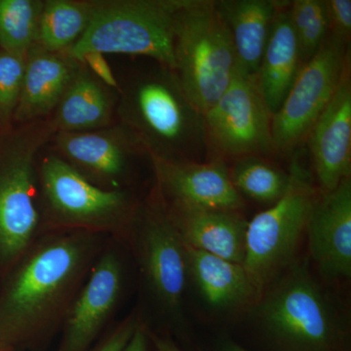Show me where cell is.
I'll return each mask as SVG.
<instances>
[{
  "mask_svg": "<svg viewBox=\"0 0 351 351\" xmlns=\"http://www.w3.org/2000/svg\"><path fill=\"white\" fill-rule=\"evenodd\" d=\"M117 110L121 125L149 157L207 160L204 114L173 69L158 64L134 76L120 91Z\"/></svg>",
  "mask_w": 351,
  "mask_h": 351,
  "instance_id": "6da1fadb",
  "label": "cell"
},
{
  "mask_svg": "<svg viewBox=\"0 0 351 351\" xmlns=\"http://www.w3.org/2000/svg\"><path fill=\"white\" fill-rule=\"evenodd\" d=\"M258 302L256 351H351L348 323L306 263L289 265Z\"/></svg>",
  "mask_w": 351,
  "mask_h": 351,
  "instance_id": "7a4b0ae2",
  "label": "cell"
},
{
  "mask_svg": "<svg viewBox=\"0 0 351 351\" xmlns=\"http://www.w3.org/2000/svg\"><path fill=\"white\" fill-rule=\"evenodd\" d=\"M87 258L88 243L80 237L55 240L34 252L0 300V341L12 346L47 326Z\"/></svg>",
  "mask_w": 351,
  "mask_h": 351,
  "instance_id": "3957f363",
  "label": "cell"
},
{
  "mask_svg": "<svg viewBox=\"0 0 351 351\" xmlns=\"http://www.w3.org/2000/svg\"><path fill=\"white\" fill-rule=\"evenodd\" d=\"M174 56L182 88L205 114L239 69L232 36L214 0H184L176 14Z\"/></svg>",
  "mask_w": 351,
  "mask_h": 351,
  "instance_id": "277c9868",
  "label": "cell"
},
{
  "mask_svg": "<svg viewBox=\"0 0 351 351\" xmlns=\"http://www.w3.org/2000/svg\"><path fill=\"white\" fill-rule=\"evenodd\" d=\"M184 1H94L86 31L66 53L80 62L91 52L137 55L174 71L175 18Z\"/></svg>",
  "mask_w": 351,
  "mask_h": 351,
  "instance_id": "5b68a950",
  "label": "cell"
},
{
  "mask_svg": "<svg viewBox=\"0 0 351 351\" xmlns=\"http://www.w3.org/2000/svg\"><path fill=\"white\" fill-rule=\"evenodd\" d=\"M56 133L50 120H38L0 134V258L17 257L38 223L36 157Z\"/></svg>",
  "mask_w": 351,
  "mask_h": 351,
  "instance_id": "8992f818",
  "label": "cell"
},
{
  "mask_svg": "<svg viewBox=\"0 0 351 351\" xmlns=\"http://www.w3.org/2000/svg\"><path fill=\"white\" fill-rule=\"evenodd\" d=\"M290 174L285 195L247 225L243 265L263 288L292 265L319 195L297 160Z\"/></svg>",
  "mask_w": 351,
  "mask_h": 351,
  "instance_id": "52a82bcc",
  "label": "cell"
},
{
  "mask_svg": "<svg viewBox=\"0 0 351 351\" xmlns=\"http://www.w3.org/2000/svg\"><path fill=\"white\" fill-rule=\"evenodd\" d=\"M271 121L255 76L239 69L230 86L204 114L208 159L269 156L276 152Z\"/></svg>",
  "mask_w": 351,
  "mask_h": 351,
  "instance_id": "ba28073f",
  "label": "cell"
},
{
  "mask_svg": "<svg viewBox=\"0 0 351 351\" xmlns=\"http://www.w3.org/2000/svg\"><path fill=\"white\" fill-rule=\"evenodd\" d=\"M350 61V44L328 34L316 54L302 66L282 106L272 117L276 152L288 154L306 140Z\"/></svg>",
  "mask_w": 351,
  "mask_h": 351,
  "instance_id": "9c48e42d",
  "label": "cell"
},
{
  "mask_svg": "<svg viewBox=\"0 0 351 351\" xmlns=\"http://www.w3.org/2000/svg\"><path fill=\"white\" fill-rule=\"evenodd\" d=\"M40 176L51 210L64 223L104 226L119 221L128 212L125 193L99 188L56 154L43 159Z\"/></svg>",
  "mask_w": 351,
  "mask_h": 351,
  "instance_id": "30bf717a",
  "label": "cell"
},
{
  "mask_svg": "<svg viewBox=\"0 0 351 351\" xmlns=\"http://www.w3.org/2000/svg\"><path fill=\"white\" fill-rule=\"evenodd\" d=\"M160 199L147 205L142 219L143 265L147 282L158 301L169 313L182 308L186 288L188 258L179 233L176 230Z\"/></svg>",
  "mask_w": 351,
  "mask_h": 351,
  "instance_id": "8fae6325",
  "label": "cell"
},
{
  "mask_svg": "<svg viewBox=\"0 0 351 351\" xmlns=\"http://www.w3.org/2000/svg\"><path fill=\"white\" fill-rule=\"evenodd\" d=\"M311 258L330 281L351 276V177L336 189L319 193L307 219Z\"/></svg>",
  "mask_w": 351,
  "mask_h": 351,
  "instance_id": "7c38bea8",
  "label": "cell"
},
{
  "mask_svg": "<svg viewBox=\"0 0 351 351\" xmlns=\"http://www.w3.org/2000/svg\"><path fill=\"white\" fill-rule=\"evenodd\" d=\"M351 64H346L331 100L307 135L320 193L351 177Z\"/></svg>",
  "mask_w": 351,
  "mask_h": 351,
  "instance_id": "4fadbf2b",
  "label": "cell"
},
{
  "mask_svg": "<svg viewBox=\"0 0 351 351\" xmlns=\"http://www.w3.org/2000/svg\"><path fill=\"white\" fill-rule=\"evenodd\" d=\"M164 198L208 209L239 212L244 207L226 161H172L151 157Z\"/></svg>",
  "mask_w": 351,
  "mask_h": 351,
  "instance_id": "5bb4252c",
  "label": "cell"
},
{
  "mask_svg": "<svg viewBox=\"0 0 351 351\" xmlns=\"http://www.w3.org/2000/svg\"><path fill=\"white\" fill-rule=\"evenodd\" d=\"M57 156L88 180L117 184L125 175L132 158L144 151L123 126L89 132H56L52 137Z\"/></svg>",
  "mask_w": 351,
  "mask_h": 351,
  "instance_id": "9a60e30c",
  "label": "cell"
},
{
  "mask_svg": "<svg viewBox=\"0 0 351 351\" xmlns=\"http://www.w3.org/2000/svg\"><path fill=\"white\" fill-rule=\"evenodd\" d=\"M165 204L171 221L184 244L243 265L248 221L239 213L174 201Z\"/></svg>",
  "mask_w": 351,
  "mask_h": 351,
  "instance_id": "2e32d148",
  "label": "cell"
},
{
  "mask_svg": "<svg viewBox=\"0 0 351 351\" xmlns=\"http://www.w3.org/2000/svg\"><path fill=\"white\" fill-rule=\"evenodd\" d=\"M66 52H50L38 43L25 59L24 80L13 123L27 124L49 117L80 68Z\"/></svg>",
  "mask_w": 351,
  "mask_h": 351,
  "instance_id": "e0dca14e",
  "label": "cell"
},
{
  "mask_svg": "<svg viewBox=\"0 0 351 351\" xmlns=\"http://www.w3.org/2000/svg\"><path fill=\"white\" fill-rule=\"evenodd\" d=\"M122 269L112 254L101 258L73 307L61 351H84L96 338L117 304Z\"/></svg>",
  "mask_w": 351,
  "mask_h": 351,
  "instance_id": "ac0fdd59",
  "label": "cell"
},
{
  "mask_svg": "<svg viewBox=\"0 0 351 351\" xmlns=\"http://www.w3.org/2000/svg\"><path fill=\"white\" fill-rule=\"evenodd\" d=\"M184 246L189 270L210 306L232 308L260 301L265 288L242 263L230 262L184 243Z\"/></svg>",
  "mask_w": 351,
  "mask_h": 351,
  "instance_id": "d6986e66",
  "label": "cell"
},
{
  "mask_svg": "<svg viewBox=\"0 0 351 351\" xmlns=\"http://www.w3.org/2000/svg\"><path fill=\"white\" fill-rule=\"evenodd\" d=\"M290 2H283L277 11L256 82L272 117L282 106L302 63L301 51L289 14Z\"/></svg>",
  "mask_w": 351,
  "mask_h": 351,
  "instance_id": "ffe728a7",
  "label": "cell"
},
{
  "mask_svg": "<svg viewBox=\"0 0 351 351\" xmlns=\"http://www.w3.org/2000/svg\"><path fill=\"white\" fill-rule=\"evenodd\" d=\"M113 90L82 63L53 112L50 122L55 132L78 133L110 126L119 100Z\"/></svg>",
  "mask_w": 351,
  "mask_h": 351,
  "instance_id": "44dd1931",
  "label": "cell"
},
{
  "mask_svg": "<svg viewBox=\"0 0 351 351\" xmlns=\"http://www.w3.org/2000/svg\"><path fill=\"white\" fill-rule=\"evenodd\" d=\"M219 15L228 27L240 71L255 76L277 11L284 1L218 0Z\"/></svg>",
  "mask_w": 351,
  "mask_h": 351,
  "instance_id": "7402d4cb",
  "label": "cell"
},
{
  "mask_svg": "<svg viewBox=\"0 0 351 351\" xmlns=\"http://www.w3.org/2000/svg\"><path fill=\"white\" fill-rule=\"evenodd\" d=\"M93 7L94 1H44L36 43L50 52H66L86 31Z\"/></svg>",
  "mask_w": 351,
  "mask_h": 351,
  "instance_id": "603a6c76",
  "label": "cell"
},
{
  "mask_svg": "<svg viewBox=\"0 0 351 351\" xmlns=\"http://www.w3.org/2000/svg\"><path fill=\"white\" fill-rule=\"evenodd\" d=\"M230 180L240 195L265 204H274L289 188L290 172H284L265 157L246 156L234 159Z\"/></svg>",
  "mask_w": 351,
  "mask_h": 351,
  "instance_id": "cb8c5ba5",
  "label": "cell"
},
{
  "mask_svg": "<svg viewBox=\"0 0 351 351\" xmlns=\"http://www.w3.org/2000/svg\"><path fill=\"white\" fill-rule=\"evenodd\" d=\"M44 1L0 0V51L27 56L38 41Z\"/></svg>",
  "mask_w": 351,
  "mask_h": 351,
  "instance_id": "d4e9b609",
  "label": "cell"
},
{
  "mask_svg": "<svg viewBox=\"0 0 351 351\" xmlns=\"http://www.w3.org/2000/svg\"><path fill=\"white\" fill-rule=\"evenodd\" d=\"M289 14L304 64L329 34L326 0H294L289 4Z\"/></svg>",
  "mask_w": 351,
  "mask_h": 351,
  "instance_id": "484cf974",
  "label": "cell"
},
{
  "mask_svg": "<svg viewBox=\"0 0 351 351\" xmlns=\"http://www.w3.org/2000/svg\"><path fill=\"white\" fill-rule=\"evenodd\" d=\"M27 56L0 51V134L13 127L19 104Z\"/></svg>",
  "mask_w": 351,
  "mask_h": 351,
  "instance_id": "4316f807",
  "label": "cell"
},
{
  "mask_svg": "<svg viewBox=\"0 0 351 351\" xmlns=\"http://www.w3.org/2000/svg\"><path fill=\"white\" fill-rule=\"evenodd\" d=\"M329 34L346 44L351 36L350 0H326Z\"/></svg>",
  "mask_w": 351,
  "mask_h": 351,
  "instance_id": "83f0119b",
  "label": "cell"
},
{
  "mask_svg": "<svg viewBox=\"0 0 351 351\" xmlns=\"http://www.w3.org/2000/svg\"><path fill=\"white\" fill-rule=\"evenodd\" d=\"M82 63L84 64L99 80L108 87L119 90V82L115 80L110 64L106 61L103 54L96 52L88 53L83 56Z\"/></svg>",
  "mask_w": 351,
  "mask_h": 351,
  "instance_id": "f1b7e54d",
  "label": "cell"
},
{
  "mask_svg": "<svg viewBox=\"0 0 351 351\" xmlns=\"http://www.w3.org/2000/svg\"><path fill=\"white\" fill-rule=\"evenodd\" d=\"M137 324L134 321H126L113 332L99 351H123L127 343L130 341L131 337L133 336Z\"/></svg>",
  "mask_w": 351,
  "mask_h": 351,
  "instance_id": "f546056e",
  "label": "cell"
},
{
  "mask_svg": "<svg viewBox=\"0 0 351 351\" xmlns=\"http://www.w3.org/2000/svg\"><path fill=\"white\" fill-rule=\"evenodd\" d=\"M147 343H149V337L145 328L142 326L136 327L133 336L130 341L127 343L123 351H147Z\"/></svg>",
  "mask_w": 351,
  "mask_h": 351,
  "instance_id": "4dcf8cb0",
  "label": "cell"
},
{
  "mask_svg": "<svg viewBox=\"0 0 351 351\" xmlns=\"http://www.w3.org/2000/svg\"><path fill=\"white\" fill-rule=\"evenodd\" d=\"M209 351H250L240 345L237 339L230 338V337H223L215 341Z\"/></svg>",
  "mask_w": 351,
  "mask_h": 351,
  "instance_id": "1f68e13d",
  "label": "cell"
},
{
  "mask_svg": "<svg viewBox=\"0 0 351 351\" xmlns=\"http://www.w3.org/2000/svg\"><path fill=\"white\" fill-rule=\"evenodd\" d=\"M147 337L151 339L156 351H182L179 346L174 343V341L169 339L152 334V332H147Z\"/></svg>",
  "mask_w": 351,
  "mask_h": 351,
  "instance_id": "d6a6232c",
  "label": "cell"
},
{
  "mask_svg": "<svg viewBox=\"0 0 351 351\" xmlns=\"http://www.w3.org/2000/svg\"><path fill=\"white\" fill-rule=\"evenodd\" d=\"M0 351H12V346L7 345L4 341H0Z\"/></svg>",
  "mask_w": 351,
  "mask_h": 351,
  "instance_id": "836d02e7",
  "label": "cell"
}]
</instances>
